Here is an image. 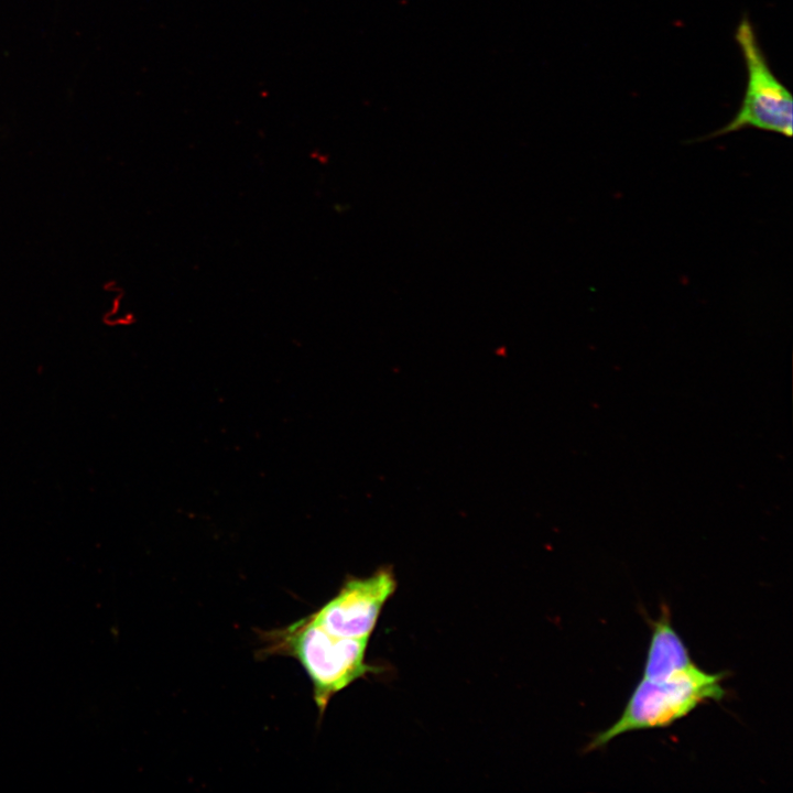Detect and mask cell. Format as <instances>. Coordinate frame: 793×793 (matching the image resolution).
Masks as SVG:
<instances>
[{
    "instance_id": "cell-2",
    "label": "cell",
    "mask_w": 793,
    "mask_h": 793,
    "mask_svg": "<svg viewBox=\"0 0 793 793\" xmlns=\"http://www.w3.org/2000/svg\"><path fill=\"white\" fill-rule=\"evenodd\" d=\"M723 678L724 673H708L696 664L662 681L642 677L620 717L597 734L587 750L599 749L630 731L670 726L699 704L720 700L725 695Z\"/></svg>"
},
{
    "instance_id": "cell-3",
    "label": "cell",
    "mask_w": 793,
    "mask_h": 793,
    "mask_svg": "<svg viewBox=\"0 0 793 793\" xmlns=\"http://www.w3.org/2000/svg\"><path fill=\"white\" fill-rule=\"evenodd\" d=\"M747 70L746 90L735 117L700 140H709L747 128L792 135L793 101L790 90L775 76L762 51L751 20L743 15L736 32Z\"/></svg>"
},
{
    "instance_id": "cell-1",
    "label": "cell",
    "mask_w": 793,
    "mask_h": 793,
    "mask_svg": "<svg viewBox=\"0 0 793 793\" xmlns=\"http://www.w3.org/2000/svg\"><path fill=\"white\" fill-rule=\"evenodd\" d=\"M262 656L286 655L295 659L313 686V698L322 716L334 695L355 681L377 673L366 662L369 639L335 636L312 615L292 624L260 634Z\"/></svg>"
},
{
    "instance_id": "cell-4",
    "label": "cell",
    "mask_w": 793,
    "mask_h": 793,
    "mask_svg": "<svg viewBox=\"0 0 793 793\" xmlns=\"http://www.w3.org/2000/svg\"><path fill=\"white\" fill-rule=\"evenodd\" d=\"M397 589L391 567H380L368 577H349L337 594L311 613L328 632L369 639L388 599Z\"/></svg>"
},
{
    "instance_id": "cell-5",
    "label": "cell",
    "mask_w": 793,
    "mask_h": 793,
    "mask_svg": "<svg viewBox=\"0 0 793 793\" xmlns=\"http://www.w3.org/2000/svg\"><path fill=\"white\" fill-rule=\"evenodd\" d=\"M687 647L671 623L667 608L652 622L651 640L643 669L644 678L666 680L693 666Z\"/></svg>"
}]
</instances>
